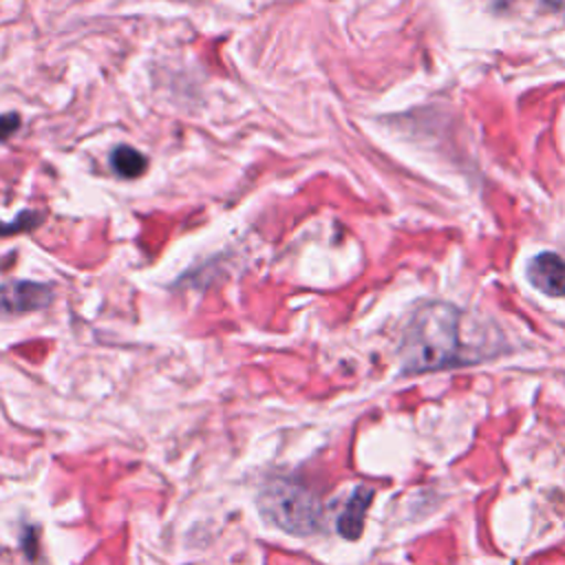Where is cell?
<instances>
[{
  "label": "cell",
  "mask_w": 565,
  "mask_h": 565,
  "mask_svg": "<svg viewBox=\"0 0 565 565\" xmlns=\"http://www.w3.org/2000/svg\"><path fill=\"white\" fill-rule=\"evenodd\" d=\"M373 501V490L371 488H355L353 494L349 497L340 519H338V532L344 536V539H358L362 534V525H364V514H366V508L371 505Z\"/></svg>",
  "instance_id": "obj_5"
},
{
  "label": "cell",
  "mask_w": 565,
  "mask_h": 565,
  "mask_svg": "<svg viewBox=\"0 0 565 565\" xmlns=\"http://www.w3.org/2000/svg\"><path fill=\"white\" fill-rule=\"evenodd\" d=\"M53 300V287L33 280L0 285V318H13L44 309Z\"/></svg>",
  "instance_id": "obj_3"
},
{
  "label": "cell",
  "mask_w": 565,
  "mask_h": 565,
  "mask_svg": "<svg viewBox=\"0 0 565 565\" xmlns=\"http://www.w3.org/2000/svg\"><path fill=\"white\" fill-rule=\"evenodd\" d=\"M42 221H44V212H22L13 223H2V221H0V236L33 230V227H38Z\"/></svg>",
  "instance_id": "obj_7"
},
{
  "label": "cell",
  "mask_w": 565,
  "mask_h": 565,
  "mask_svg": "<svg viewBox=\"0 0 565 565\" xmlns=\"http://www.w3.org/2000/svg\"><path fill=\"white\" fill-rule=\"evenodd\" d=\"M263 514L289 534H311L320 527L322 508L320 501L300 483L287 479L269 481L258 497Z\"/></svg>",
  "instance_id": "obj_2"
},
{
  "label": "cell",
  "mask_w": 565,
  "mask_h": 565,
  "mask_svg": "<svg viewBox=\"0 0 565 565\" xmlns=\"http://www.w3.org/2000/svg\"><path fill=\"white\" fill-rule=\"evenodd\" d=\"M530 282L547 296H565V260L556 252H541L527 265Z\"/></svg>",
  "instance_id": "obj_4"
},
{
  "label": "cell",
  "mask_w": 565,
  "mask_h": 565,
  "mask_svg": "<svg viewBox=\"0 0 565 565\" xmlns=\"http://www.w3.org/2000/svg\"><path fill=\"white\" fill-rule=\"evenodd\" d=\"M461 318L463 313L448 302L419 307L404 333V371L424 373L461 364Z\"/></svg>",
  "instance_id": "obj_1"
},
{
  "label": "cell",
  "mask_w": 565,
  "mask_h": 565,
  "mask_svg": "<svg viewBox=\"0 0 565 565\" xmlns=\"http://www.w3.org/2000/svg\"><path fill=\"white\" fill-rule=\"evenodd\" d=\"M20 115L18 113H2L0 115V141L9 139L20 128Z\"/></svg>",
  "instance_id": "obj_8"
},
{
  "label": "cell",
  "mask_w": 565,
  "mask_h": 565,
  "mask_svg": "<svg viewBox=\"0 0 565 565\" xmlns=\"http://www.w3.org/2000/svg\"><path fill=\"white\" fill-rule=\"evenodd\" d=\"M110 166H113V170H115L121 179H135V177H139V174L146 172L148 159H146L139 150H135V148L121 143V146H117V148L113 150V154H110Z\"/></svg>",
  "instance_id": "obj_6"
}]
</instances>
